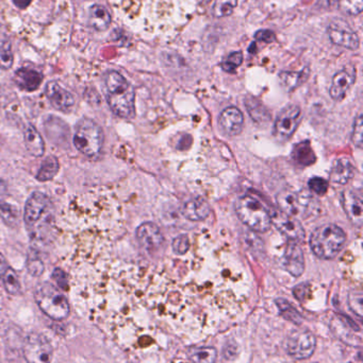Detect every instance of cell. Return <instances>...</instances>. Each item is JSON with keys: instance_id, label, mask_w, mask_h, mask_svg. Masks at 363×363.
Instances as JSON below:
<instances>
[{"instance_id": "obj_1", "label": "cell", "mask_w": 363, "mask_h": 363, "mask_svg": "<svg viewBox=\"0 0 363 363\" xmlns=\"http://www.w3.org/2000/svg\"><path fill=\"white\" fill-rule=\"evenodd\" d=\"M106 95L114 114L124 119H131L136 114L134 88L120 72L112 70L105 77Z\"/></svg>"}, {"instance_id": "obj_2", "label": "cell", "mask_w": 363, "mask_h": 363, "mask_svg": "<svg viewBox=\"0 0 363 363\" xmlns=\"http://www.w3.org/2000/svg\"><path fill=\"white\" fill-rule=\"evenodd\" d=\"M346 235L336 224L318 226L311 234L310 246L312 252L322 260H332L344 246Z\"/></svg>"}, {"instance_id": "obj_3", "label": "cell", "mask_w": 363, "mask_h": 363, "mask_svg": "<svg viewBox=\"0 0 363 363\" xmlns=\"http://www.w3.org/2000/svg\"><path fill=\"white\" fill-rule=\"evenodd\" d=\"M236 212L241 221L250 230L258 233H266L270 230L272 224L270 212L252 194H245L238 199L236 202Z\"/></svg>"}, {"instance_id": "obj_4", "label": "cell", "mask_w": 363, "mask_h": 363, "mask_svg": "<svg viewBox=\"0 0 363 363\" xmlns=\"http://www.w3.org/2000/svg\"><path fill=\"white\" fill-rule=\"evenodd\" d=\"M74 144L80 153L88 158L99 155L104 144V133L99 124L91 118L80 119L76 126Z\"/></svg>"}, {"instance_id": "obj_5", "label": "cell", "mask_w": 363, "mask_h": 363, "mask_svg": "<svg viewBox=\"0 0 363 363\" xmlns=\"http://www.w3.org/2000/svg\"><path fill=\"white\" fill-rule=\"evenodd\" d=\"M34 298L42 312L54 320H63L70 314V305L65 296L49 282L40 285Z\"/></svg>"}, {"instance_id": "obj_6", "label": "cell", "mask_w": 363, "mask_h": 363, "mask_svg": "<svg viewBox=\"0 0 363 363\" xmlns=\"http://www.w3.org/2000/svg\"><path fill=\"white\" fill-rule=\"evenodd\" d=\"M53 204L49 198L42 192H37L30 196L26 203L25 219L26 226L31 234H35L44 226V222L48 223L53 216Z\"/></svg>"}, {"instance_id": "obj_7", "label": "cell", "mask_w": 363, "mask_h": 363, "mask_svg": "<svg viewBox=\"0 0 363 363\" xmlns=\"http://www.w3.org/2000/svg\"><path fill=\"white\" fill-rule=\"evenodd\" d=\"M23 352L28 363H50L53 359V348L49 341L37 332H32L26 338Z\"/></svg>"}, {"instance_id": "obj_8", "label": "cell", "mask_w": 363, "mask_h": 363, "mask_svg": "<svg viewBox=\"0 0 363 363\" xmlns=\"http://www.w3.org/2000/svg\"><path fill=\"white\" fill-rule=\"evenodd\" d=\"M316 339L309 332H294L289 338L287 350L298 360L310 358L316 351Z\"/></svg>"}, {"instance_id": "obj_9", "label": "cell", "mask_w": 363, "mask_h": 363, "mask_svg": "<svg viewBox=\"0 0 363 363\" xmlns=\"http://www.w3.org/2000/svg\"><path fill=\"white\" fill-rule=\"evenodd\" d=\"M311 199L312 198L304 192L296 194L290 190H284L277 194L276 202L280 212L296 218V214H300L308 206Z\"/></svg>"}, {"instance_id": "obj_10", "label": "cell", "mask_w": 363, "mask_h": 363, "mask_svg": "<svg viewBox=\"0 0 363 363\" xmlns=\"http://www.w3.org/2000/svg\"><path fill=\"white\" fill-rule=\"evenodd\" d=\"M272 223L284 235L290 242H300L305 239V230L300 222L294 217L288 216L282 212H275L271 214Z\"/></svg>"}, {"instance_id": "obj_11", "label": "cell", "mask_w": 363, "mask_h": 363, "mask_svg": "<svg viewBox=\"0 0 363 363\" xmlns=\"http://www.w3.org/2000/svg\"><path fill=\"white\" fill-rule=\"evenodd\" d=\"M45 93L50 104L57 111L70 113L72 111V108L75 105V97H74L73 94L70 93L65 88L62 87L58 82H48L45 87Z\"/></svg>"}, {"instance_id": "obj_12", "label": "cell", "mask_w": 363, "mask_h": 363, "mask_svg": "<svg viewBox=\"0 0 363 363\" xmlns=\"http://www.w3.org/2000/svg\"><path fill=\"white\" fill-rule=\"evenodd\" d=\"M300 116V108L298 105H290L284 108L275 124V131L277 135L284 140L290 137L296 131Z\"/></svg>"}, {"instance_id": "obj_13", "label": "cell", "mask_w": 363, "mask_h": 363, "mask_svg": "<svg viewBox=\"0 0 363 363\" xmlns=\"http://www.w3.org/2000/svg\"><path fill=\"white\" fill-rule=\"evenodd\" d=\"M327 34L334 45L346 48L350 50H357L360 46V40L356 32L352 31L350 28L330 24L327 28Z\"/></svg>"}, {"instance_id": "obj_14", "label": "cell", "mask_w": 363, "mask_h": 363, "mask_svg": "<svg viewBox=\"0 0 363 363\" xmlns=\"http://www.w3.org/2000/svg\"><path fill=\"white\" fill-rule=\"evenodd\" d=\"M284 267L294 278H300L304 273V254L298 242H289L284 252Z\"/></svg>"}, {"instance_id": "obj_15", "label": "cell", "mask_w": 363, "mask_h": 363, "mask_svg": "<svg viewBox=\"0 0 363 363\" xmlns=\"http://www.w3.org/2000/svg\"><path fill=\"white\" fill-rule=\"evenodd\" d=\"M136 239L145 250H157L163 244V236L159 228L152 222H146L136 230Z\"/></svg>"}, {"instance_id": "obj_16", "label": "cell", "mask_w": 363, "mask_h": 363, "mask_svg": "<svg viewBox=\"0 0 363 363\" xmlns=\"http://www.w3.org/2000/svg\"><path fill=\"white\" fill-rule=\"evenodd\" d=\"M218 122L225 133L230 136H236L243 129V114L241 113L239 108L230 106L222 112Z\"/></svg>"}, {"instance_id": "obj_17", "label": "cell", "mask_w": 363, "mask_h": 363, "mask_svg": "<svg viewBox=\"0 0 363 363\" xmlns=\"http://www.w3.org/2000/svg\"><path fill=\"white\" fill-rule=\"evenodd\" d=\"M356 79V74L354 71L343 69L337 72L332 78V86L330 88V95L332 99L339 101L345 97L348 90L352 87Z\"/></svg>"}, {"instance_id": "obj_18", "label": "cell", "mask_w": 363, "mask_h": 363, "mask_svg": "<svg viewBox=\"0 0 363 363\" xmlns=\"http://www.w3.org/2000/svg\"><path fill=\"white\" fill-rule=\"evenodd\" d=\"M342 203L345 214L350 221L357 226H361L363 221V205L361 199L352 190H345L342 194Z\"/></svg>"}, {"instance_id": "obj_19", "label": "cell", "mask_w": 363, "mask_h": 363, "mask_svg": "<svg viewBox=\"0 0 363 363\" xmlns=\"http://www.w3.org/2000/svg\"><path fill=\"white\" fill-rule=\"evenodd\" d=\"M14 80L22 90L33 92L37 90L43 82V75L38 70L24 67L16 70Z\"/></svg>"}, {"instance_id": "obj_20", "label": "cell", "mask_w": 363, "mask_h": 363, "mask_svg": "<svg viewBox=\"0 0 363 363\" xmlns=\"http://www.w3.org/2000/svg\"><path fill=\"white\" fill-rule=\"evenodd\" d=\"M182 212L190 221H202L209 216L210 205L204 199H192L182 206Z\"/></svg>"}, {"instance_id": "obj_21", "label": "cell", "mask_w": 363, "mask_h": 363, "mask_svg": "<svg viewBox=\"0 0 363 363\" xmlns=\"http://www.w3.org/2000/svg\"><path fill=\"white\" fill-rule=\"evenodd\" d=\"M354 174L355 168L352 162L348 158H339L338 160L334 162L330 180H332V183L338 184V185H345V184H348L352 180Z\"/></svg>"}, {"instance_id": "obj_22", "label": "cell", "mask_w": 363, "mask_h": 363, "mask_svg": "<svg viewBox=\"0 0 363 363\" xmlns=\"http://www.w3.org/2000/svg\"><path fill=\"white\" fill-rule=\"evenodd\" d=\"M24 138H25V146L28 153L35 158L43 156L44 152H45L43 138L32 124H28L26 126Z\"/></svg>"}, {"instance_id": "obj_23", "label": "cell", "mask_w": 363, "mask_h": 363, "mask_svg": "<svg viewBox=\"0 0 363 363\" xmlns=\"http://www.w3.org/2000/svg\"><path fill=\"white\" fill-rule=\"evenodd\" d=\"M112 17L107 8L102 5H93L89 10V24L97 31H106L111 25Z\"/></svg>"}, {"instance_id": "obj_24", "label": "cell", "mask_w": 363, "mask_h": 363, "mask_svg": "<svg viewBox=\"0 0 363 363\" xmlns=\"http://www.w3.org/2000/svg\"><path fill=\"white\" fill-rule=\"evenodd\" d=\"M292 158L296 165H312L316 162V156L310 147V142H302L296 144L293 149Z\"/></svg>"}, {"instance_id": "obj_25", "label": "cell", "mask_w": 363, "mask_h": 363, "mask_svg": "<svg viewBox=\"0 0 363 363\" xmlns=\"http://www.w3.org/2000/svg\"><path fill=\"white\" fill-rule=\"evenodd\" d=\"M60 164L58 158L55 155H49L45 158L41 168L37 174V180L39 182H47V180H53L58 172H59Z\"/></svg>"}, {"instance_id": "obj_26", "label": "cell", "mask_w": 363, "mask_h": 363, "mask_svg": "<svg viewBox=\"0 0 363 363\" xmlns=\"http://www.w3.org/2000/svg\"><path fill=\"white\" fill-rule=\"evenodd\" d=\"M188 356L193 363H216L218 351L213 348H193L188 350Z\"/></svg>"}, {"instance_id": "obj_27", "label": "cell", "mask_w": 363, "mask_h": 363, "mask_svg": "<svg viewBox=\"0 0 363 363\" xmlns=\"http://www.w3.org/2000/svg\"><path fill=\"white\" fill-rule=\"evenodd\" d=\"M309 77V68H305L304 70L300 72H282L280 75V81L284 87L288 88L289 90H294L302 85Z\"/></svg>"}, {"instance_id": "obj_28", "label": "cell", "mask_w": 363, "mask_h": 363, "mask_svg": "<svg viewBox=\"0 0 363 363\" xmlns=\"http://www.w3.org/2000/svg\"><path fill=\"white\" fill-rule=\"evenodd\" d=\"M14 56L11 43L6 34L0 33V67L10 69L13 65Z\"/></svg>"}, {"instance_id": "obj_29", "label": "cell", "mask_w": 363, "mask_h": 363, "mask_svg": "<svg viewBox=\"0 0 363 363\" xmlns=\"http://www.w3.org/2000/svg\"><path fill=\"white\" fill-rule=\"evenodd\" d=\"M0 218L7 226L14 228L19 223V208L9 202H0Z\"/></svg>"}, {"instance_id": "obj_30", "label": "cell", "mask_w": 363, "mask_h": 363, "mask_svg": "<svg viewBox=\"0 0 363 363\" xmlns=\"http://www.w3.org/2000/svg\"><path fill=\"white\" fill-rule=\"evenodd\" d=\"M3 284H5L6 290L10 294H19L21 292V284H19V276L16 274L15 271L12 268H8L5 274L3 276Z\"/></svg>"}, {"instance_id": "obj_31", "label": "cell", "mask_w": 363, "mask_h": 363, "mask_svg": "<svg viewBox=\"0 0 363 363\" xmlns=\"http://www.w3.org/2000/svg\"><path fill=\"white\" fill-rule=\"evenodd\" d=\"M238 6V0H216L213 7V15L218 18L227 17L234 13Z\"/></svg>"}, {"instance_id": "obj_32", "label": "cell", "mask_w": 363, "mask_h": 363, "mask_svg": "<svg viewBox=\"0 0 363 363\" xmlns=\"http://www.w3.org/2000/svg\"><path fill=\"white\" fill-rule=\"evenodd\" d=\"M341 11L348 15L356 16L363 10V0H339Z\"/></svg>"}, {"instance_id": "obj_33", "label": "cell", "mask_w": 363, "mask_h": 363, "mask_svg": "<svg viewBox=\"0 0 363 363\" xmlns=\"http://www.w3.org/2000/svg\"><path fill=\"white\" fill-rule=\"evenodd\" d=\"M243 62V53L242 51L232 52L228 56L227 59L225 60L222 63V68L225 71L234 74L236 72V68Z\"/></svg>"}, {"instance_id": "obj_34", "label": "cell", "mask_w": 363, "mask_h": 363, "mask_svg": "<svg viewBox=\"0 0 363 363\" xmlns=\"http://www.w3.org/2000/svg\"><path fill=\"white\" fill-rule=\"evenodd\" d=\"M28 272L32 276H40L44 272V264L38 256L29 255L27 262Z\"/></svg>"}, {"instance_id": "obj_35", "label": "cell", "mask_w": 363, "mask_h": 363, "mask_svg": "<svg viewBox=\"0 0 363 363\" xmlns=\"http://www.w3.org/2000/svg\"><path fill=\"white\" fill-rule=\"evenodd\" d=\"M350 310L361 319L362 316V294L360 292H352L348 296Z\"/></svg>"}, {"instance_id": "obj_36", "label": "cell", "mask_w": 363, "mask_h": 363, "mask_svg": "<svg viewBox=\"0 0 363 363\" xmlns=\"http://www.w3.org/2000/svg\"><path fill=\"white\" fill-rule=\"evenodd\" d=\"M363 120L362 115H358V117L355 119L354 129H353L352 140L354 142L355 146L358 148H362V140H363Z\"/></svg>"}, {"instance_id": "obj_37", "label": "cell", "mask_w": 363, "mask_h": 363, "mask_svg": "<svg viewBox=\"0 0 363 363\" xmlns=\"http://www.w3.org/2000/svg\"><path fill=\"white\" fill-rule=\"evenodd\" d=\"M277 304L282 314H284V316H286L288 320H292L294 321V322L300 321V314H298V312H296L288 302H286L284 300H278Z\"/></svg>"}, {"instance_id": "obj_38", "label": "cell", "mask_w": 363, "mask_h": 363, "mask_svg": "<svg viewBox=\"0 0 363 363\" xmlns=\"http://www.w3.org/2000/svg\"><path fill=\"white\" fill-rule=\"evenodd\" d=\"M188 248H190V240L186 235H180L172 242V250L178 255H184Z\"/></svg>"}, {"instance_id": "obj_39", "label": "cell", "mask_w": 363, "mask_h": 363, "mask_svg": "<svg viewBox=\"0 0 363 363\" xmlns=\"http://www.w3.org/2000/svg\"><path fill=\"white\" fill-rule=\"evenodd\" d=\"M309 188L316 194H326L327 189H328V182L321 178H314L309 180Z\"/></svg>"}, {"instance_id": "obj_40", "label": "cell", "mask_w": 363, "mask_h": 363, "mask_svg": "<svg viewBox=\"0 0 363 363\" xmlns=\"http://www.w3.org/2000/svg\"><path fill=\"white\" fill-rule=\"evenodd\" d=\"M255 39L259 42H264V43L271 44L276 41V35L274 32L271 30L264 29L259 30L255 33Z\"/></svg>"}, {"instance_id": "obj_41", "label": "cell", "mask_w": 363, "mask_h": 363, "mask_svg": "<svg viewBox=\"0 0 363 363\" xmlns=\"http://www.w3.org/2000/svg\"><path fill=\"white\" fill-rule=\"evenodd\" d=\"M53 278H55L56 282L59 284L60 287L66 289V286H67V278H66L63 271L60 270V269H56L53 274Z\"/></svg>"}, {"instance_id": "obj_42", "label": "cell", "mask_w": 363, "mask_h": 363, "mask_svg": "<svg viewBox=\"0 0 363 363\" xmlns=\"http://www.w3.org/2000/svg\"><path fill=\"white\" fill-rule=\"evenodd\" d=\"M8 268H9V266H8L7 260L3 258V254L0 253V278H3Z\"/></svg>"}, {"instance_id": "obj_43", "label": "cell", "mask_w": 363, "mask_h": 363, "mask_svg": "<svg viewBox=\"0 0 363 363\" xmlns=\"http://www.w3.org/2000/svg\"><path fill=\"white\" fill-rule=\"evenodd\" d=\"M31 1L32 0H13V3L19 9H26V8L29 7Z\"/></svg>"}, {"instance_id": "obj_44", "label": "cell", "mask_w": 363, "mask_h": 363, "mask_svg": "<svg viewBox=\"0 0 363 363\" xmlns=\"http://www.w3.org/2000/svg\"><path fill=\"white\" fill-rule=\"evenodd\" d=\"M339 0H318V3H320L322 7H330V6L336 3Z\"/></svg>"}, {"instance_id": "obj_45", "label": "cell", "mask_w": 363, "mask_h": 363, "mask_svg": "<svg viewBox=\"0 0 363 363\" xmlns=\"http://www.w3.org/2000/svg\"><path fill=\"white\" fill-rule=\"evenodd\" d=\"M7 192V184L5 183V180H0V198L5 196Z\"/></svg>"}, {"instance_id": "obj_46", "label": "cell", "mask_w": 363, "mask_h": 363, "mask_svg": "<svg viewBox=\"0 0 363 363\" xmlns=\"http://www.w3.org/2000/svg\"><path fill=\"white\" fill-rule=\"evenodd\" d=\"M170 363H188V362H186V361H182V360H174V361H172V362H170Z\"/></svg>"}]
</instances>
